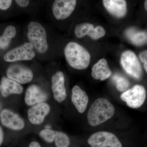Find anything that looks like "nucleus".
<instances>
[{"instance_id":"obj_1","label":"nucleus","mask_w":147,"mask_h":147,"mask_svg":"<svg viewBox=\"0 0 147 147\" xmlns=\"http://www.w3.org/2000/svg\"><path fill=\"white\" fill-rule=\"evenodd\" d=\"M115 113V107L110 101L100 98L95 100L90 107L87 120L91 126H97L111 119Z\"/></svg>"},{"instance_id":"obj_24","label":"nucleus","mask_w":147,"mask_h":147,"mask_svg":"<svg viewBox=\"0 0 147 147\" xmlns=\"http://www.w3.org/2000/svg\"><path fill=\"white\" fill-rule=\"evenodd\" d=\"M139 56L142 62L144 63V68L147 73V50L142 51Z\"/></svg>"},{"instance_id":"obj_8","label":"nucleus","mask_w":147,"mask_h":147,"mask_svg":"<svg viewBox=\"0 0 147 147\" xmlns=\"http://www.w3.org/2000/svg\"><path fill=\"white\" fill-rule=\"evenodd\" d=\"M9 79L20 84H26L32 80L33 74L30 69L20 64L11 65L6 71Z\"/></svg>"},{"instance_id":"obj_27","label":"nucleus","mask_w":147,"mask_h":147,"mask_svg":"<svg viewBox=\"0 0 147 147\" xmlns=\"http://www.w3.org/2000/svg\"><path fill=\"white\" fill-rule=\"evenodd\" d=\"M28 147H42L40 144L38 142H32L29 144Z\"/></svg>"},{"instance_id":"obj_16","label":"nucleus","mask_w":147,"mask_h":147,"mask_svg":"<svg viewBox=\"0 0 147 147\" xmlns=\"http://www.w3.org/2000/svg\"><path fill=\"white\" fill-rule=\"evenodd\" d=\"M103 5L107 11L117 18L125 16L127 13V3L124 0H103Z\"/></svg>"},{"instance_id":"obj_28","label":"nucleus","mask_w":147,"mask_h":147,"mask_svg":"<svg viewBox=\"0 0 147 147\" xmlns=\"http://www.w3.org/2000/svg\"><path fill=\"white\" fill-rule=\"evenodd\" d=\"M4 139V134L3 129L0 126V146L2 144Z\"/></svg>"},{"instance_id":"obj_12","label":"nucleus","mask_w":147,"mask_h":147,"mask_svg":"<svg viewBox=\"0 0 147 147\" xmlns=\"http://www.w3.org/2000/svg\"><path fill=\"white\" fill-rule=\"evenodd\" d=\"M50 105L45 102L38 103L31 107L28 111L29 121L36 125L41 124L44 121L45 117L50 113Z\"/></svg>"},{"instance_id":"obj_6","label":"nucleus","mask_w":147,"mask_h":147,"mask_svg":"<svg viewBox=\"0 0 147 147\" xmlns=\"http://www.w3.org/2000/svg\"><path fill=\"white\" fill-rule=\"evenodd\" d=\"M91 147H123L120 141L111 132L100 131L92 134L88 139Z\"/></svg>"},{"instance_id":"obj_25","label":"nucleus","mask_w":147,"mask_h":147,"mask_svg":"<svg viewBox=\"0 0 147 147\" xmlns=\"http://www.w3.org/2000/svg\"><path fill=\"white\" fill-rule=\"evenodd\" d=\"M12 3L11 0H0V9L5 10L10 7Z\"/></svg>"},{"instance_id":"obj_11","label":"nucleus","mask_w":147,"mask_h":147,"mask_svg":"<svg viewBox=\"0 0 147 147\" xmlns=\"http://www.w3.org/2000/svg\"><path fill=\"white\" fill-rule=\"evenodd\" d=\"M74 33L79 38H82L85 36L88 35L92 39L98 40L105 35V31L101 26L94 27L92 24L84 23L76 26Z\"/></svg>"},{"instance_id":"obj_22","label":"nucleus","mask_w":147,"mask_h":147,"mask_svg":"<svg viewBox=\"0 0 147 147\" xmlns=\"http://www.w3.org/2000/svg\"><path fill=\"white\" fill-rule=\"evenodd\" d=\"M117 89L120 92H125L129 85V82L125 77L119 74H116L113 77Z\"/></svg>"},{"instance_id":"obj_13","label":"nucleus","mask_w":147,"mask_h":147,"mask_svg":"<svg viewBox=\"0 0 147 147\" xmlns=\"http://www.w3.org/2000/svg\"><path fill=\"white\" fill-rule=\"evenodd\" d=\"M51 89L56 101L61 102L65 100L67 95L65 86L64 76L61 71H58L52 76Z\"/></svg>"},{"instance_id":"obj_5","label":"nucleus","mask_w":147,"mask_h":147,"mask_svg":"<svg viewBox=\"0 0 147 147\" xmlns=\"http://www.w3.org/2000/svg\"><path fill=\"white\" fill-rule=\"evenodd\" d=\"M146 97V91L141 85H135L130 89L127 90L121 95V98L129 108L137 109L141 107Z\"/></svg>"},{"instance_id":"obj_9","label":"nucleus","mask_w":147,"mask_h":147,"mask_svg":"<svg viewBox=\"0 0 147 147\" xmlns=\"http://www.w3.org/2000/svg\"><path fill=\"white\" fill-rule=\"evenodd\" d=\"M75 0H56L53 4V12L56 19L62 20L68 18L75 9Z\"/></svg>"},{"instance_id":"obj_10","label":"nucleus","mask_w":147,"mask_h":147,"mask_svg":"<svg viewBox=\"0 0 147 147\" xmlns=\"http://www.w3.org/2000/svg\"><path fill=\"white\" fill-rule=\"evenodd\" d=\"M0 120L3 126L14 130H20L25 127L24 120L18 114L5 109L0 113Z\"/></svg>"},{"instance_id":"obj_7","label":"nucleus","mask_w":147,"mask_h":147,"mask_svg":"<svg viewBox=\"0 0 147 147\" xmlns=\"http://www.w3.org/2000/svg\"><path fill=\"white\" fill-rule=\"evenodd\" d=\"M33 47L30 42L24 43L7 52L4 56V59L7 62L30 60L35 56Z\"/></svg>"},{"instance_id":"obj_3","label":"nucleus","mask_w":147,"mask_h":147,"mask_svg":"<svg viewBox=\"0 0 147 147\" xmlns=\"http://www.w3.org/2000/svg\"><path fill=\"white\" fill-rule=\"evenodd\" d=\"M27 36L30 43L40 53L47 51L48 46L47 34L44 27L39 23L32 21L28 26Z\"/></svg>"},{"instance_id":"obj_19","label":"nucleus","mask_w":147,"mask_h":147,"mask_svg":"<svg viewBox=\"0 0 147 147\" xmlns=\"http://www.w3.org/2000/svg\"><path fill=\"white\" fill-rule=\"evenodd\" d=\"M126 35L130 41L136 45H143L147 41V34L144 32L128 29L126 31Z\"/></svg>"},{"instance_id":"obj_21","label":"nucleus","mask_w":147,"mask_h":147,"mask_svg":"<svg viewBox=\"0 0 147 147\" xmlns=\"http://www.w3.org/2000/svg\"><path fill=\"white\" fill-rule=\"evenodd\" d=\"M55 144L56 147H69L70 141L65 133L60 131H55Z\"/></svg>"},{"instance_id":"obj_15","label":"nucleus","mask_w":147,"mask_h":147,"mask_svg":"<svg viewBox=\"0 0 147 147\" xmlns=\"http://www.w3.org/2000/svg\"><path fill=\"white\" fill-rule=\"evenodd\" d=\"M71 100L79 113H83L86 110L89 101L88 96L79 86H75L72 88Z\"/></svg>"},{"instance_id":"obj_4","label":"nucleus","mask_w":147,"mask_h":147,"mask_svg":"<svg viewBox=\"0 0 147 147\" xmlns=\"http://www.w3.org/2000/svg\"><path fill=\"white\" fill-rule=\"evenodd\" d=\"M121 65L127 74L136 79L142 76V69L139 59L135 53L131 50H126L121 55Z\"/></svg>"},{"instance_id":"obj_2","label":"nucleus","mask_w":147,"mask_h":147,"mask_svg":"<svg viewBox=\"0 0 147 147\" xmlns=\"http://www.w3.org/2000/svg\"><path fill=\"white\" fill-rule=\"evenodd\" d=\"M65 59L69 65L77 69H84L88 67L91 56L88 50L74 42L67 43L64 49Z\"/></svg>"},{"instance_id":"obj_17","label":"nucleus","mask_w":147,"mask_h":147,"mask_svg":"<svg viewBox=\"0 0 147 147\" xmlns=\"http://www.w3.org/2000/svg\"><path fill=\"white\" fill-rule=\"evenodd\" d=\"M23 87L17 82L5 77H3L0 83V93L3 97L12 94H21Z\"/></svg>"},{"instance_id":"obj_29","label":"nucleus","mask_w":147,"mask_h":147,"mask_svg":"<svg viewBox=\"0 0 147 147\" xmlns=\"http://www.w3.org/2000/svg\"><path fill=\"white\" fill-rule=\"evenodd\" d=\"M144 7L145 9L147 11V0L145 1L144 2Z\"/></svg>"},{"instance_id":"obj_26","label":"nucleus","mask_w":147,"mask_h":147,"mask_svg":"<svg viewBox=\"0 0 147 147\" xmlns=\"http://www.w3.org/2000/svg\"><path fill=\"white\" fill-rule=\"evenodd\" d=\"M15 2L19 6L22 7H26L29 3V1L28 0H16Z\"/></svg>"},{"instance_id":"obj_18","label":"nucleus","mask_w":147,"mask_h":147,"mask_svg":"<svg viewBox=\"0 0 147 147\" xmlns=\"http://www.w3.org/2000/svg\"><path fill=\"white\" fill-rule=\"evenodd\" d=\"M91 74L92 77L96 80L104 81L109 78L112 74V71L106 60L101 59L94 65L92 68Z\"/></svg>"},{"instance_id":"obj_14","label":"nucleus","mask_w":147,"mask_h":147,"mask_svg":"<svg viewBox=\"0 0 147 147\" xmlns=\"http://www.w3.org/2000/svg\"><path fill=\"white\" fill-rule=\"evenodd\" d=\"M47 98L48 95L40 87L33 84L27 88L25 101L27 105L32 106L44 102Z\"/></svg>"},{"instance_id":"obj_23","label":"nucleus","mask_w":147,"mask_h":147,"mask_svg":"<svg viewBox=\"0 0 147 147\" xmlns=\"http://www.w3.org/2000/svg\"><path fill=\"white\" fill-rule=\"evenodd\" d=\"M40 137L48 144H52L55 141V131L50 129H45L39 132Z\"/></svg>"},{"instance_id":"obj_20","label":"nucleus","mask_w":147,"mask_h":147,"mask_svg":"<svg viewBox=\"0 0 147 147\" xmlns=\"http://www.w3.org/2000/svg\"><path fill=\"white\" fill-rule=\"evenodd\" d=\"M16 30L12 26L7 27L3 33L0 36V50H4L8 47L11 40L16 34Z\"/></svg>"}]
</instances>
